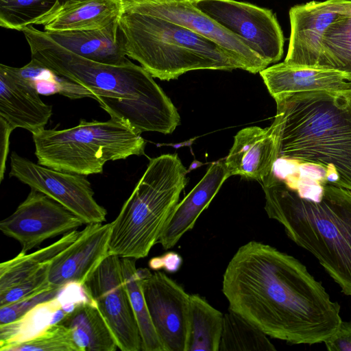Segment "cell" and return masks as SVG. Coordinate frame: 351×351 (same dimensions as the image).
<instances>
[{"mask_svg": "<svg viewBox=\"0 0 351 351\" xmlns=\"http://www.w3.org/2000/svg\"><path fill=\"white\" fill-rule=\"evenodd\" d=\"M182 264L180 256L170 252L165 254L152 258L149 261V267L154 270L164 269L169 272L178 271Z\"/></svg>", "mask_w": 351, "mask_h": 351, "instance_id": "obj_35", "label": "cell"}, {"mask_svg": "<svg viewBox=\"0 0 351 351\" xmlns=\"http://www.w3.org/2000/svg\"><path fill=\"white\" fill-rule=\"evenodd\" d=\"M59 323L72 330L80 351H115L119 348L112 331L90 298L79 303Z\"/></svg>", "mask_w": 351, "mask_h": 351, "instance_id": "obj_23", "label": "cell"}, {"mask_svg": "<svg viewBox=\"0 0 351 351\" xmlns=\"http://www.w3.org/2000/svg\"><path fill=\"white\" fill-rule=\"evenodd\" d=\"M350 12L351 0L312 1L291 8V32L284 62L315 67L327 29Z\"/></svg>", "mask_w": 351, "mask_h": 351, "instance_id": "obj_14", "label": "cell"}, {"mask_svg": "<svg viewBox=\"0 0 351 351\" xmlns=\"http://www.w3.org/2000/svg\"><path fill=\"white\" fill-rule=\"evenodd\" d=\"M125 122L81 119L77 125L60 130L43 129L32 134L38 163L82 176L101 173L110 160L145 153V141Z\"/></svg>", "mask_w": 351, "mask_h": 351, "instance_id": "obj_7", "label": "cell"}, {"mask_svg": "<svg viewBox=\"0 0 351 351\" xmlns=\"http://www.w3.org/2000/svg\"><path fill=\"white\" fill-rule=\"evenodd\" d=\"M278 159L326 169L327 183L351 191V90L274 98Z\"/></svg>", "mask_w": 351, "mask_h": 351, "instance_id": "obj_3", "label": "cell"}, {"mask_svg": "<svg viewBox=\"0 0 351 351\" xmlns=\"http://www.w3.org/2000/svg\"><path fill=\"white\" fill-rule=\"evenodd\" d=\"M140 272L149 313L165 351H186L190 295L162 271Z\"/></svg>", "mask_w": 351, "mask_h": 351, "instance_id": "obj_12", "label": "cell"}, {"mask_svg": "<svg viewBox=\"0 0 351 351\" xmlns=\"http://www.w3.org/2000/svg\"><path fill=\"white\" fill-rule=\"evenodd\" d=\"M277 160V140L271 126H252L237 133L225 162L230 176L261 181L273 172Z\"/></svg>", "mask_w": 351, "mask_h": 351, "instance_id": "obj_17", "label": "cell"}, {"mask_svg": "<svg viewBox=\"0 0 351 351\" xmlns=\"http://www.w3.org/2000/svg\"><path fill=\"white\" fill-rule=\"evenodd\" d=\"M123 5L141 12L169 20L208 38L238 61L243 70L256 73L269 65L244 42L197 8L193 2Z\"/></svg>", "mask_w": 351, "mask_h": 351, "instance_id": "obj_13", "label": "cell"}, {"mask_svg": "<svg viewBox=\"0 0 351 351\" xmlns=\"http://www.w3.org/2000/svg\"><path fill=\"white\" fill-rule=\"evenodd\" d=\"M261 182L268 217L351 296V191L326 182L302 197L274 171Z\"/></svg>", "mask_w": 351, "mask_h": 351, "instance_id": "obj_4", "label": "cell"}, {"mask_svg": "<svg viewBox=\"0 0 351 351\" xmlns=\"http://www.w3.org/2000/svg\"><path fill=\"white\" fill-rule=\"evenodd\" d=\"M32 59L55 73L87 88L110 117L120 119L137 132L172 133L180 124L170 99L143 66L97 62L81 57L29 25L21 31Z\"/></svg>", "mask_w": 351, "mask_h": 351, "instance_id": "obj_2", "label": "cell"}, {"mask_svg": "<svg viewBox=\"0 0 351 351\" xmlns=\"http://www.w3.org/2000/svg\"><path fill=\"white\" fill-rule=\"evenodd\" d=\"M123 4L125 3H164L171 2H195L197 0H121Z\"/></svg>", "mask_w": 351, "mask_h": 351, "instance_id": "obj_37", "label": "cell"}, {"mask_svg": "<svg viewBox=\"0 0 351 351\" xmlns=\"http://www.w3.org/2000/svg\"><path fill=\"white\" fill-rule=\"evenodd\" d=\"M315 67L339 71L351 82V12L327 29Z\"/></svg>", "mask_w": 351, "mask_h": 351, "instance_id": "obj_28", "label": "cell"}, {"mask_svg": "<svg viewBox=\"0 0 351 351\" xmlns=\"http://www.w3.org/2000/svg\"><path fill=\"white\" fill-rule=\"evenodd\" d=\"M119 32L125 54L153 77L177 79L199 69L232 71L241 64L216 43L163 18L123 6Z\"/></svg>", "mask_w": 351, "mask_h": 351, "instance_id": "obj_5", "label": "cell"}, {"mask_svg": "<svg viewBox=\"0 0 351 351\" xmlns=\"http://www.w3.org/2000/svg\"><path fill=\"white\" fill-rule=\"evenodd\" d=\"M260 75L274 99L302 92L351 90V82L346 80L342 73L332 69L282 62L267 66Z\"/></svg>", "mask_w": 351, "mask_h": 351, "instance_id": "obj_20", "label": "cell"}, {"mask_svg": "<svg viewBox=\"0 0 351 351\" xmlns=\"http://www.w3.org/2000/svg\"><path fill=\"white\" fill-rule=\"evenodd\" d=\"M268 336L254 324L228 308L223 314L219 351H273Z\"/></svg>", "mask_w": 351, "mask_h": 351, "instance_id": "obj_29", "label": "cell"}, {"mask_svg": "<svg viewBox=\"0 0 351 351\" xmlns=\"http://www.w3.org/2000/svg\"><path fill=\"white\" fill-rule=\"evenodd\" d=\"M223 314L201 296L189 297L186 351H219Z\"/></svg>", "mask_w": 351, "mask_h": 351, "instance_id": "obj_25", "label": "cell"}, {"mask_svg": "<svg viewBox=\"0 0 351 351\" xmlns=\"http://www.w3.org/2000/svg\"><path fill=\"white\" fill-rule=\"evenodd\" d=\"M121 0H82L64 8L44 25V32L99 29L119 21Z\"/></svg>", "mask_w": 351, "mask_h": 351, "instance_id": "obj_22", "label": "cell"}, {"mask_svg": "<svg viewBox=\"0 0 351 351\" xmlns=\"http://www.w3.org/2000/svg\"><path fill=\"white\" fill-rule=\"evenodd\" d=\"M63 287L52 285L35 295L0 306V324L18 320L37 305L55 298L58 295Z\"/></svg>", "mask_w": 351, "mask_h": 351, "instance_id": "obj_33", "label": "cell"}, {"mask_svg": "<svg viewBox=\"0 0 351 351\" xmlns=\"http://www.w3.org/2000/svg\"><path fill=\"white\" fill-rule=\"evenodd\" d=\"M45 32L63 48L86 59L112 65L130 62L119 36V21L99 29Z\"/></svg>", "mask_w": 351, "mask_h": 351, "instance_id": "obj_21", "label": "cell"}, {"mask_svg": "<svg viewBox=\"0 0 351 351\" xmlns=\"http://www.w3.org/2000/svg\"><path fill=\"white\" fill-rule=\"evenodd\" d=\"M49 265L43 267L26 280L1 291L0 306L32 296L52 286L48 280Z\"/></svg>", "mask_w": 351, "mask_h": 351, "instance_id": "obj_32", "label": "cell"}, {"mask_svg": "<svg viewBox=\"0 0 351 351\" xmlns=\"http://www.w3.org/2000/svg\"><path fill=\"white\" fill-rule=\"evenodd\" d=\"M111 228V222L87 224L80 237L50 264L49 284L83 285L109 255Z\"/></svg>", "mask_w": 351, "mask_h": 351, "instance_id": "obj_15", "label": "cell"}, {"mask_svg": "<svg viewBox=\"0 0 351 351\" xmlns=\"http://www.w3.org/2000/svg\"><path fill=\"white\" fill-rule=\"evenodd\" d=\"M193 4L269 64L282 58L285 37L271 10L235 0H197Z\"/></svg>", "mask_w": 351, "mask_h": 351, "instance_id": "obj_8", "label": "cell"}, {"mask_svg": "<svg viewBox=\"0 0 351 351\" xmlns=\"http://www.w3.org/2000/svg\"><path fill=\"white\" fill-rule=\"evenodd\" d=\"M1 128V154H0V182L4 178L5 171V162L9 152L10 136L13 130L5 123V122L0 119Z\"/></svg>", "mask_w": 351, "mask_h": 351, "instance_id": "obj_36", "label": "cell"}, {"mask_svg": "<svg viewBox=\"0 0 351 351\" xmlns=\"http://www.w3.org/2000/svg\"><path fill=\"white\" fill-rule=\"evenodd\" d=\"M82 0H0V26L22 31L44 25L60 10Z\"/></svg>", "mask_w": 351, "mask_h": 351, "instance_id": "obj_26", "label": "cell"}, {"mask_svg": "<svg viewBox=\"0 0 351 351\" xmlns=\"http://www.w3.org/2000/svg\"><path fill=\"white\" fill-rule=\"evenodd\" d=\"M229 308L268 337L291 344L324 343L339 326L341 306L293 256L251 241L224 271Z\"/></svg>", "mask_w": 351, "mask_h": 351, "instance_id": "obj_1", "label": "cell"}, {"mask_svg": "<svg viewBox=\"0 0 351 351\" xmlns=\"http://www.w3.org/2000/svg\"><path fill=\"white\" fill-rule=\"evenodd\" d=\"M324 343L329 351H351V322L342 320L337 330Z\"/></svg>", "mask_w": 351, "mask_h": 351, "instance_id": "obj_34", "label": "cell"}, {"mask_svg": "<svg viewBox=\"0 0 351 351\" xmlns=\"http://www.w3.org/2000/svg\"><path fill=\"white\" fill-rule=\"evenodd\" d=\"M82 230H73L63 234L54 243L34 252L19 253L0 264V292L26 280L43 267L49 265L68 249L82 234Z\"/></svg>", "mask_w": 351, "mask_h": 351, "instance_id": "obj_24", "label": "cell"}, {"mask_svg": "<svg viewBox=\"0 0 351 351\" xmlns=\"http://www.w3.org/2000/svg\"><path fill=\"white\" fill-rule=\"evenodd\" d=\"M230 176L225 159L211 164L201 180L178 202L169 217L158 242L164 250L174 247L193 228L200 214Z\"/></svg>", "mask_w": 351, "mask_h": 351, "instance_id": "obj_19", "label": "cell"}, {"mask_svg": "<svg viewBox=\"0 0 351 351\" xmlns=\"http://www.w3.org/2000/svg\"><path fill=\"white\" fill-rule=\"evenodd\" d=\"M136 259L121 258L123 281L141 338V350L165 351L152 323L142 289L140 269Z\"/></svg>", "mask_w": 351, "mask_h": 351, "instance_id": "obj_27", "label": "cell"}, {"mask_svg": "<svg viewBox=\"0 0 351 351\" xmlns=\"http://www.w3.org/2000/svg\"><path fill=\"white\" fill-rule=\"evenodd\" d=\"M95 302L122 351L141 350L138 324L123 281L121 257L109 254L83 285Z\"/></svg>", "mask_w": 351, "mask_h": 351, "instance_id": "obj_10", "label": "cell"}, {"mask_svg": "<svg viewBox=\"0 0 351 351\" xmlns=\"http://www.w3.org/2000/svg\"><path fill=\"white\" fill-rule=\"evenodd\" d=\"M86 298L81 285L69 283L55 298L37 305L18 320L0 324V350L8 351L47 326L60 322Z\"/></svg>", "mask_w": 351, "mask_h": 351, "instance_id": "obj_18", "label": "cell"}, {"mask_svg": "<svg viewBox=\"0 0 351 351\" xmlns=\"http://www.w3.org/2000/svg\"><path fill=\"white\" fill-rule=\"evenodd\" d=\"M16 70L28 80L40 94L50 95L58 93L71 99H94L93 94L87 88L55 73L34 59L23 67H16Z\"/></svg>", "mask_w": 351, "mask_h": 351, "instance_id": "obj_30", "label": "cell"}, {"mask_svg": "<svg viewBox=\"0 0 351 351\" xmlns=\"http://www.w3.org/2000/svg\"><path fill=\"white\" fill-rule=\"evenodd\" d=\"M86 225L78 216L44 193L31 189L15 211L0 222V230L27 253L47 239Z\"/></svg>", "mask_w": 351, "mask_h": 351, "instance_id": "obj_11", "label": "cell"}, {"mask_svg": "<svg viewBox=\"0 0 351 351\" xmlns=\"http://www.w3.org/2000/svg\"><path fill=\"white\" fill-rule=\"evenodd\" d=\"M10 177H14L58 202L86 223H103L107 211L94 198V191L85 176L58 171L12 152Z\"/></svg>", "mask_w": 351, "mask_h": 351, "instance_id": "obj_9", "label": "cell"}, {"mask_svg": "<svg viewBox=\"0 0 351 351\" xmlns=\"http://www.w3.org/2000/svg\"><path fill=\"white\" fill-rule=\"evenodd\" d=\"M8 351H80L72 330L66 326L52 324L29 339L11 347Z\"/></svg>", "mask_w": 351, "mask_h": 351, "instance_id": "obj_31", "label": "cell"}, {"mask_svg": "<svg viewBox=\"0 0 351 351\" xmlns=\"http://www.w3.org/2000/svg\"><path fill=\"white\" fill-rule=\"evenodd\" d=\"M52 107L44 103L34 85L16 67L0 64V119L13 130L21 128L36 133L45 128Z\"/></svg>", "mask_w": 351, "mask_h": 351, "instance_id": "obj_16", "label": "cell"}, {"mask_svg": "<svg viewBox=\"0 0 351 351\" xmlns=\"http://www.w3.org/2000/svg\"><path fill=\"white\" fill-rule=\"evenodd\" d=\"M187 171L177 154L149 160L145 173L112 221L109 254L146 257L158 242L184 189Z\"/></svg>", "mask_w": 351, "mask_h": 351, "instance_id": "obj_6", "label": "cell"}]
</instances>
